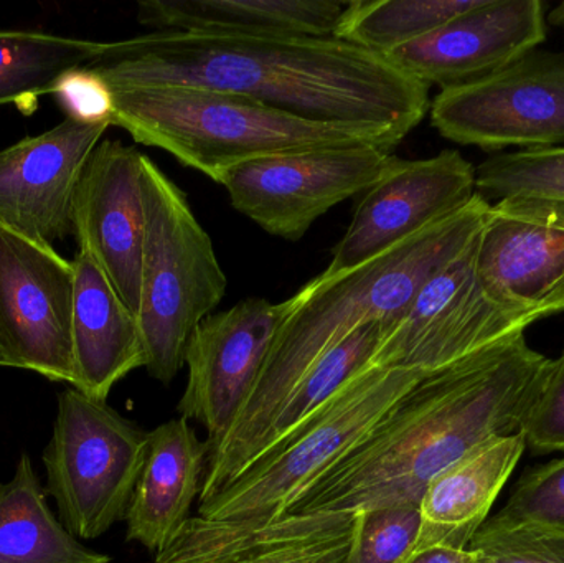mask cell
I'll use <instances>...</instances> for the list:
<instances>
[{"label":"cell","instance_id":"obj_1","mask_svg":"<svg viewBox=\"0 0 564 563\" xmlns=\"http://www.w3.org/2000/svg\"><path fill=\"white\" fill-rule=\"evenodd\" d=\"M550 362L519 334L424 377L238 557L327 538L357 512L420 508L441 473L490 440L520 432Z\"/></svg>","mask_w":564,"mask_h":563},{"label":"cell","instance_id":"obj_2","mask_svg":"<svg viewBox=\"0 0 564 563\" xmlns=\"http://www.w3.org/2000/svg\"><path fill=\"white\" fill-rule=\"evenodd\" d=\"M109 86L234 93L315 122L367 126L403 141L430 111V86L335 36L151 32L105 42L88 65Z\"/></svg>","mask_w":564,"mask_h":563},{"label":"cell","instance_id":"obj_3","mask_svg":"<svg viewBox=\"0 0 564 563\" xmlns=\"http://www.w3.org/2000/svg\"><path fill=\"white\" fill-rule=\"evenodd\" d=\"M490 207V201L476 194L459 210L373 260L341 273H321L289 297L291 310L253 392L205 466L198 505L214 499L260 458L281 407L311 367L360 327L403 313L437 271L473 245Z\"/></svg>","mask_w":564,"mask_h":563},{"label":"cell","instance_id":"obj_4","mask_svg":"<svg viewBox=\"0 0 564 563\" xmlns=\"http://www.w3.org/2000/svg\"><path fill=\"white\" fill-rule=\"evenodd\" d=\"M430 373L368 366L297 433L253 463L240 478L197 506L184 531L155 563H225L351 446L357 445Z\"/></svg>","mask_w":564,"mask_h":563},{"label":"cell","instance_id":"obj_5","mask_svg":"<svg viewBox=\"0 0 564 563\" xmlns=\"http://www.w3.org/2000/svg\"><path fill=\"white\" fill-rule=\"evenodd\" d=\"M109 86V85H108ZM112 126L220 182L231 169L271 155L337 145L400 142L367 126L315 122L247 96L194 86H109Z\"/></svg>","mask_w":564,"mask_h":563},{"label":"cell","instance_id":"obj_6","mask_svg":"<svg viewBox=\"0 0 564 563\" xmlns=\"http://www.w3.org/2000/svg\"><path fill=\"white\" fill-rule=\"evenodd\" d=\"M145 234L138 321L149 376L169 386L185 367L192 334L214 314L228 280L187 195L142 154Z\"/></svg>","mask_w":564,"mask_h":563},{"label":"cell","instance_id":"obj_7","mask_svg":"<svg viewBox=\"0 0 564 563\" xmlns=\"http://www.w3.org/2000/svg\"><path fill=\"white\" fill-rule=\"evenodd\" d=\"M148 446L149 433L108 403L73 387L59 393L43 465L58 519L76 539L93 541L126 521Z\"/></svg>","mask_w":564,"mask_h":563},{"label":"cell","instance_id":"obj_8","mask_svg":"<svg viewBox=\"0 0 564 563\" xmlns=\"http://www.w3.org/2000/svg\"><path fill=\"white\" fill-rule=\"evenodd\" d=\"M476 250L477 238L417 291L403 313L383 321L371 366L433 373L525 334L532 323L500 306L480 283Z\"/></svg>","mask_w":564,"mask_h":563},{"label":"cell","instance_id":"obj_9","mask_svg":"<svg viewBox=\"0 0 564 563\" xmlns=\"http://www.w3.org/2000/svg\"><path fill=\"white\" fill-rule=\"evenodd\" d=\"M400 158L377 144L271 155L231 169L218 184L235 210L274 237L297 241L317 218L380 182Z\"/></svg>","mask_w":564,"mask_h":563},{"label":"cell","instance_id":"obj_10","mask_svg":"<svg viewBox=\"0 0 564 563\" xmlns=\"http://www.w3.org/2000/svg\"><path fill=\"white\" fill-rule=\"evenodd\" d=\"M431 124L482 151L564 148V50L536 48L489 78L441 89Z\"/></svg>","mask_w":564,"mask_h":563},{"label":"cell","instance_id":"obj_11","mask_svg":"<svg viewBox=\"0 0 564 563\" xmlns=\"http://www.w3.org/2000/svg\"><path fill=\"white\" fill-rule=\"evenodd\" d=\"M75 270L52 245L0 227V367L75 386Z\"/></svg>","mask_w":564,"mask_h":563},{"label":"cell","instance_id":"obj_12","mask_svg":"<svg viewBox=\"0 0 564 563\" xmlns=\"http://www.w3.org/2000/svg\"><path fill=\"white\" fill-rule=\"evenodd\" d=\"M289 310L291 300L248 297L205 317L192 334L185 350L187 383L177 412L207 430V462L250 399Z\"/></svg>","mask_w":564,"mask_h":563},{"label":"cell","instance_id":"obj_13","mask_svg":"<svg viewBox=\"0 0 564 563\" xmlns=\"http://www.w3.org/2000/svg\"><path fill=\"white\" fill-rule=\"evenodd\" d=\"M476 267L487 293L530 323L564 313L563 202H497L477 237Z\"/></svg>","mask_w":564,"mask_h":563},{"label":"cell","instance_id":"obj_14","mask_svg":"<svg viewBox=\"0 0 564 563\" xmlns=\"http://www.w3.org/2000/svg\"><path fill=\"white\" fill-rule=\"evenodd\" d=\"M476 167L456 149L427 159H400L365 192L324 274L373 260L473 201Z\"/></svg>","mask_w":564,"mask_h":563},{"label":"cell","instance_id":"obj_15","mask_svg":"<svg viewBox=\"0 0 564 563\" xmlns=\"http://www.w3.org/2000/svg\"><path fill=\"white\" fill-rule=\"evenodd\" d=\"M545 39L543 0H477L473 9L383 58L430 88H459L496 75Z\"/></svg>","mask_w":564,"mask_h":563},{"label":"cell","instance_id":"obj_16","mask_svg":"<svg viewBox=\"0 0 564 563\" xmlns=\"http://www.w3.org/2000/svg\"><path fill=\"white\" fill-rule=\"evenodd\" d=\"M72 221L79 250L95 260L138 316L145 234L138 149L115 139L96 145L76 185Z\"/></svg>","mask_w":564,"mask_h":563},{"label":"cell","instance_id":"obj_17","mask_svg":"<svg viewBox=\"0 0 564 563\" xmlns=\"http://www.w3.org/2000/svg\"><path fill=\"white\" fill-rule=\"evenodd\" d=\"M108 128L65 118L0 149V227L52 247L73 235L76 185Z\"/></svg>","mask_w":564,"mask_h":563},{"label":"cell","instance_id":"obj_18","mask_svg":"<svg viewBox=\"0 0 564 563\" xmlns=\"http://www.w3.org/2000/svg\"><path fill=\"white\" fill-rule=\"evenodd\" d=\"M72 263L73 389L106 402L116 383L145 367L144 339L138 316L126 306L95 260L78 250Z\"/></svg>","mask_w":564,"mask_h":563},{"label":"cell","instance_id":"obj_19","mask_svg":"<svg viewBox=\"0 0 564 563\" xmlns=\"http://www.w3.org/2000/svg\"><path fill=\"white\" fill-rule=\"evenodd\" d=\"M207 446L175 416L149 432L148 456L126 515V539L164 552L192 519L204 485Z\"/></svg>","mask_w":564,"mask_h":563},{"label":"cell","instance_id":"obj_20","mask_svg":"<svg viewBox=\"0 0 564 563\" xmlns=\"http://www.w3.org/2000/svg\"><path fill=\"white\" fill-rule=\"evenodd\" d=\"M525 450L522 433L499 436L441 473L421 499L420 535L408 561L433 548L469 549Z\"/></svg>","mask_w":564,"mask_h":563},{"label":"cell","instance_id":"obj_21","mask_svg":"<svg viewBox=\"0 0 564 563\" xmlns=\"http://www.w3.org/2000/svg\"><path fill=\"white\" fill-rule=\"evenodd\" d=\"M347 2L335 0H144L138 20L154 32L334 36Z\"/></svg>","mask_w":564,"mask_h":563},{"label":"cell","instance_id":"obj_22","mask_svg":"<svg viewBox=\"0 0 564 563\" xmlns=\"http://www.w3.org/2000/svg\"><path fill=\"white\" fill-rule=\"evenodd\" d=\"M0 563H111L53 515L26 453L13 478L0 483Z\"/></svg>","mask_w":564,"mask_h":563},{"label":"cell","instance_id":"obj_23","mask_svg":"<svg viewBox=\"0 0 564 563\" xmlns=\"http://www.w3.org/2000/svg\"><path fill=\"white\" fill-rule=\"evenodd\" d=\"M105 42L36 30H0V106L32 115L40 96L50 95L65 73L91 65Z\"/></svg>","mask_w":564,"mask_h":563},{"label":"cell","instance_id":"obj_24","mask_svg":"<svg viewBox=\"0 0 564 563\" xmlns=\"http://www.w3.org/2000/svg\"><path fill=\"white\" fill-rule=\"evenodd\" d=\"M381 334L383 321L367 324L327 350L311 367L281 407L264 440L260 458L288 442L325 403L370 366L380 346Z\"/></svg>","mask_w":564,"mask_h":563},{"label":"cell","instance_id":"obj_25","mask_svg":"<svg viewBox=\"0 0 564 563\" xmlns=\"http://www.w3.org/2000/svg\"><path fill=\"white\" fill-rule=\"evenodd\" d=\"M477 0H354L338 19L335 39L383 56L473 9Z\"/></svg>","mask_w":564,"mask_h":563},{"label":"cell","instance_id":"obj_26","mask_svg":"<svg viewBox=\"0 0 564 563\" xmlns=\"http://www.w3.org/2000/svg\"><path fill=\"white\" fill-rule=\"evenodd\" d=\"M477 194L489 198H542L564 204V148L507 152L476 167Z\"/></svg>","mask_w":564,"mask_h":563},{"label":"cell","instance_id":"obj_27","mask_svg":"<svg viewBox=\"0 0 564 563\" xmlns=\"http://www.w3.org/2000/svg\"><path fill=\"white\" fill-rule=\"evenodd\" d=\"M533 528L564 532V456L527 473L509 501L482 529Z\"/></svg>","mask_w":564,"mask_h":563},{"label":"cell","instance_id":"obj_28","mask_svg":"<svg viewBox=\"0 0 564 563\" xmlns=\"http://www.w3.org/2000/svg\"><path fill=\"white\" fill-rule=\"evenodd\" d=\"M420 508L360 512L357 541L347 563H404L420 535Z\"/></svg>","mask_w":564,"mask_h":563},{"label":"cell","instance_id":"obj_29","mask_svg":"<svg viewBox=\"0 0 564 563\" xmlns=\"http://www.w3.org/2000/svg\"><path fill=\"white\" fill-rule=\"evenodd\" d=\"M469 549L489 563H564V532L533 528L480 529Z\"/></svg>","mask_w":564,"mask_h":563},{"label":"cell","instance_id":"obj_30","mask_svg":"<svg viewBox=\"0 0 564 563\" xmlns=\"http://www.w3.org/2000/svg\"><path fill=\"white\" fill-rule=\"evenodd\" d=\"M520 433L527 448L535 453H564V349L558 359L550 362Z\"/></svg>","mask_w":564,"mask_h":563},{"label":"cell","instance_id":"obj_31","mask_svg":"<svg viewBox=\"0 0 564 563\" xmlns=\"http://www.w3.org/2000/svg\"><path fill=\"white\" fill-rule=\"evenodd\" d=\"M50 95L56 99L65 118L86 124L112 126L115 101L108 83L89 66L65 73Z\"/></svg>","mask_w":564,"mask_h":563},{"label":"cell","instance_id":"obj_32","mask_svg":"<svg viewBox=\"0 0 564 563\" xmlns=\"http://www.w3.org/2000/svg\"><path fill=\"white\" fill-rule=\"evenodd\" d=\"M358 522L360 512H357L350 526L327 538L281 548L258 549L225 563H347L357 541Z\"/></svg>","mask_w":564,"mask_h":563},{"label":"cell","instance_id":"obj_33","mask_svg":"<svg viewBox=\"0 0 564 563\" xmlns=\"http://www.w3.org/2000/svg\"><path fill=\"white\" fill-rule=\"evenodd\" d=\"M476 557L473 549L460 551V549L433 548L413 555L406 563H473Z\"/></svg>","mask_w":564,"mask_h":563},{"label":"cell","instance_id":"obj_34","mask_svg":"<svg viewBox=\"0 0 564 563\" xmlns=\"http://www.w3.org/2000/svg\"><path fill=\"white\" fill-rule=\"evenodd\" d=\"M546 20H549L550 25L558 26V29L564 30V2L558 3V6L546 15Z\"/></svg>","mask_w":564,"mask_h":563},{"label":"cell","instance_id":"obj_35","mask_svg":"<svg viewBox=\"0 0 564 563\" xmlns=\"http://www.w3.org/2000/svg\"><path fill=\"white\" fill-rule=\"evenodd\" d=\"M476 555H477V552H476ZM473 563H489V562L484 561V559H480L479 555H477L476 561H474Z\"/></svg>","mask_w":564,"mask_h":563}]
</instances>
